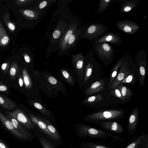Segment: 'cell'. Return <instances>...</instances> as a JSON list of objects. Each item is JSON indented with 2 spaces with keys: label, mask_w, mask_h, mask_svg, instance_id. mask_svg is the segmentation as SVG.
Here are the masks:
<instances>
[{
  "label": "cell",
  "mask_w": 148,
  "mask_h": 148,
  "mask_svg": "<svg viewBox=\"0 0 148 148\" xmlns=\"http://www.w3.org/2000/svg\"><path fill=\"white\" fill-rule=\"evenodd\" d=\"M130 73V71L126 65L122 66L118 75L109 86L110 90H112L116 88L120 84L122 81Z\"/></svg>",
  "instance_id": "cell-14"
},
{
  "label": "cell",
  "mask_w": 148,
  "mask_h": 148,
  "mask_svg": "<svg viewBox=\"0 0 148 148\" xmlns=\"http://www.w3.org/2000/svg\"><path fill=\"white\" fill-rule=\"evenodd\" d=\"M0 106L8 110H14L17 106L10 99L4 96L0 95Z\"/></svg>",
  "instance_id": "cell-16"
},
{
  "label": "cell",
  "mask_w": 148,
  "mask_h": 148,
  "mask_svg": "<svg viewBox=\"0 0 148 148\" xmlns=\"http://www.w3.org/2000/svg\"><path fill=\"white\" fill-rule=\"evenodd\" d=\"M103 129L115 133L121 134L124 132V130L121 125L116 121H102L96 123Z\"/></svg>",
  "instance_id": "cell-10"
},
{
  "label": "cell",
  "mask_w": 148,
  "mask_h": 148,
  "mask_svg": "<svg viewBox=\"0 0 148 148\" xmlns=\"http://www.w3.org/2000/svg\"><path fill=\"white\" fill-rule=\"evenodd\" d=\"M19 84L20 87H22L24 85L23 77L20 76L18 79Z\"/></svg>",
  "instance_id": "cell-40"
},
{
  "label": "cell",
  "mask_w": 148,
  "mask_h": 148,
  "mask_svg": "<svg viewBox=\"0 0 148 148\" xmlns=\"http://www.w3.org/2000/svg\"><path fill=\"white\" fill-rule=\"evenodd\" d=\"M18 73V69L16 66H12L10 70L9 73L11 77L14 79L16 77Z\"/></svg>",
  "instance_id": "cell-30"
},
{
  "label": "cell",
  "mask_w": 148,
  "mask_h": 148,
  "mask_svg": "<svg viewBox=\"0 0 148 148\" xmlns=\"http://www.w3.org/2000/svg\"><path fill=\"white\" fill-rule=\"evenodd\" d=\"M6 114L7 117L11 121L14 127L23 134L28 140V141H32V139L34 137V136L28 131L29 130L15 119L7 114Z\"/></svg>",
  "instance_id": "cell-13"
},
{
  "label": "cell",
  "mask_w": 148,
  "mask_h": 148,
  "mask_svg": "<svg viewBox=\"0 0 148 148\" xmlns=\"http://www.w3.org/2000/svg\"><path fill=\"white\" fill-rule=\"evenodd\" d=\"M96 30V27L94 25L90 26L88 29L87 32L88 34H90L94 33Z\"/></svg>",
  "instance_id": "cell-34"
},
{
  "label": "cell",
  "mask_w": 148,
  "mask_h": 148,
  "mask_svg": "<svg viewBox=\"0 0 148 148\" xmlns=\"http://www.w3.org/2000/svg\"><path fill=\"white\" fill-rule=\"evenodd\" d=\"M113 38L112 36L111 35H109L107 36L105 38V40L107 41H111Z\"/></svg>",
  "instance_id": "cell-43"
},
{
  "label": "cell",
  "mask_w": 148,
  "mask_h": 148,
  "mask_svg": "<svg viewBox=\"0 0 148 148\" xmlns=\"http://www.w3.org/2000/svg\"><path fill=\"white\" fill-rule=\"evenodd\" d=\"M72 63L76 79L78 86L81 87L83 86L84 73L85 70L83 56L79 54L73 55L72 59Z\"/></svg>",
  "instance_id": "cell-4"
},
{
  "label": "cell",
  "mask_w": 148,
  "mask_h": 148,
  "mask_svg": "<svg viewBox=\"0 0 148 148\" xmlns=\"http://www.w3.org/2000/svg\"><path fill=\"white\" fill-rule=\"evenodd\" d=\"M38 139L43 148H56L49 140L45 138L40 137Z\"/></svg>",
  "instance_id": "cell-27"
},
{
  "label": "cell",
  "mask_w": 148,
  "mask_h": 148,
  "mask_svg": "<svg viewBox=\"0 0 148 148\" xmlns=\"http://www.w3.org/2000/svg\"><path fill=\"white\" fill-rule=\"evenodd\" d=\"M27 102L36 109L44 116L53 121H55V117L52 112L47 108L43 103L32 99H29Z\"/></svg>",
  "instance_id": "cell-8"
},
{
  "label": "cell",
  "mask_w": 148,
  "mask_h": 148,
  "mask_svg": "<svg viewBox=\"0 0 148 148\" xmlns=\"http://www.w3.org/2000/svg\"><path fill=\"white\" fill-rule=\"evenodd\" d=\"M81 30L76 28L70 38L66 46V49L74 47L75 45Z\"/></svg>",
  "instance_id": "cell-19"
},
{
  "label": "cell",
  "mask_w": 148,
  "mask_h": 148,
  "mask_svg": "<svg viewBox=\"0 0 148 148\" xmlns=\"http://www.w3.org/2000/svg\"><path fill=\"white\" fill-rule=\"evenodd\" d=\"M116 88L119 90L123 97V101H124L129 99L132 96V91L123 84H120Z\"/></svg>",
  "instance_id": "cell-21"
},
{
  "label": "cell",
  "mask_w": 148,
  "mask_h": 148,
  "mask_svg": "<svg viewBox=\"0 0 148 148\" xmlns=\"http://www.w3.org/2000/svg\"><path fill=\"white\" fill-rule=\"evenodd\" d=\"M25 15L33 19H37L39 15L41 13L40 11H33L29 10H26L24 12Z\"/></svg>",
  "instance_id": "cell-26"
},
{
  "label": "cell",
  "mask_w": 148,
  "mask_h": 148,
  "mask_svg": "<svg viewBox=\"0 0 148 148\" xmlns=\"http://www.w3.org/2000/svg\"><path fill=\"white\" fill-rule=\"evenodd\" d=\"M103 99L101 94H100L90 97L85 99L81 102V104L86 105L93 104L101 101Z\"/></svg>",
  "instance_id": "cell-20"
},
{
  "label": "cell",
  "mask_w": 148,
  "mask_h": 148,
  "mask_svg": "<svg viewBox=\"0 0 148 148\" xmlns=\"http://www.w3.org/2000/svg\"><path fill=\"white\" fill-rule=\"evenodd\" d=\"M102 47L104 50L108 51H109L111 49L110 46L106 43L103 44L102 45Z\"/></svg>",
  "instance_id": "cell-38"
},
{
  "label": "cell",
  "mask_w": 148,
  "mask_h": 148,
  "mask_svg": "<svg viewBox=\"0 0 148 148\" xmlns=\"http://www.w3.org/2000/svg\"><path fill=\"white\" fill-rule=\"evenodd\" d=\"M132 29H133L132 27L127 25H125L123 28V30L126 33H131L132 32Z\"/></svg>",
  "instance_id": "cell-33"
},
{
  "label": "cell",
  "mask_w": 148,
  "mask_h": 148,
  "mask_svg": "<svg viewBox=\"0 0 148 148\" xmlns=\"http://www.w3.org/2000/svg\"><path fill=\"white\" fill-rule=\"evenodd\" d=\"M26 0H20V1H25Z\"/></svg>",
  "instance_id": "cell-45"
},
{
  "label": "cell",
  "mask_w": 148,
  "mask_h": 148,
  "mask_svg": "<svg viewBox=\"0 0 148 148\" xmlns=\"http://www.w3.org/2000/svg\"><path fill=\"white\" fill-rule=\"evenodd\" d=\"M92 72V66L90 63L88 64L86 66L84 70L83 85H86L90 77Z\"/></svg>",
  "instance_id": "cell-23"
},
{
  "label": "cell",
  "mask_w": 148,
  "mask_h": 148,
  "mask_svg": "<svg viewBox=\"0 0 148 148\" xmlns=\"http://www.w3.org/2000/svg\"><path fill=\"white\" fill-rule=\"evenodd\" d=\"M0 148H10L7 143L0 137Z\"/></svg>",
  "instance_id": "cell-32"
},
{
  "label": "cell",
  "mask_w": 148,
  "mask_h": 148,
  "mask_svg": "<svg viewBox=\"0 0 148 148\" xmlns=\"http://www.w3.org/2000/svg\"><path fill=\"white\" fill-rule=\"evenodd\" d=\"M80 146L81 148H113L103 144L89 142H82Z\"/></svg>",
  "instance_id": "cell-22"
},
{
  "label": "cell",
  "mask_w": 148,
  "mask_h": 148,
  "mask_svg": "<svg viewBox=\"0 0 148 148\" xmlns=\"http://www.w3.org/2000/svg\"><path fill=\"white\" fill-rule=\"evenodd\" d=\"M61 32L58 30H56L53 34V37L54 39L58 38L60 36Z\"/></svg>",
  "instance_id": "cell-35"
},
{
  "label": "cell",
  "mask_w": 148,
  "mask_h": 148,
  "mask_svg": "<svg viewBox=\"0 0 148 148\" xmlns=\"http://www.w3.org/2000/svg\"><path fill=\"white\" fill-rule=\"evenodd\" d=\"M9 41V38L7 36L3 37L1 40V43L3 45L7 44Z\"/></svg>",
  "instance_id": "cell-39"
},
{
  "label": "cell",
  "mask_w": 148,
  "mask_h": 148,
  "mask_svg": "<svg viewBox=\"0 0 148 148\" xmlns=\"http://www.w3.org/2000/svg\"><path fill=\"white\" fill-rule=\"evenodd\" d=\"M139 110L137 108L133 109L129 118L127 129L128 132L131 134L135 133L137 127L138 121Z\"/></svg>",
  "instance_id": "cell-11"
},
{
  "label": "cell",
  "mask_w": 148,
  "mask_h": 148,
  "mask_svg": "<svg viewBox=\"0 0 148 148\" xmlns=\"http://www.w3.org/2000/svg\"><path fill=\"white\" fill-rule=\"evenodd\" d=\"M77 24L73 23L69 25L63 33L60 42V48L62 51L66 49L67 42L76 28Z\"/></svg>",
  "instance_id": "cell-12"
},
{
  "label": "cell",
  "mask_w": 148,
  "mask_h": 148,
  "mask_svg": "<svg viewBox=\"0 0 148 148\" xmlns=\"http://www.w3.org/2000/svg\"><path fill=\"white\" fill-rule=\"evenodd\" d=\"M124 10L125 12H127L130 11L131 10V8L130 6H127L124 8Z\"/></svg>",
  "instance_id": "cell-44"
},
{
  "label": "cell",
  "mask_w": 148,
  "mask_h": 148,
  "mask_svg": "<svg viewBox=\"0 0 148 148\" xmlns=\"http://www.w3.org/2000/svg\"><path fill=\"white\" fill-rule=\"evenodd\" d=\"M134 76L133 74H130L126 76L121 82L120 84L123 83H131L134 80Z\"/></svg>",
  "instance_id": "cell-31"
},
{
  "label": "cell",
  "mask_w": 148,
  "mask_h": 148,
  "mask_svg": "<svg viewBox=\"0 0 148 148\" xmlns=\"http://www.w3.org/2000/svg\"><path fill=\"white\" fill-rule=\"evenodd\" d=\"M144 134L136 138L125 148H139L147 140Z\"/></svg>",
  "instance_id": "cell-17"
},
{
  "label": "cell",
  "mask_w": 148,
  "mask_h": 148,
  "mask_svg": "<svg viewBox=\"0 0 148 148\" xmlns=\"http://www.w3.org/2000/svg\"><path fill=\"white\" fill-rule=\"evenodd\" d=\"M124 114L125 112L122 110H110L87 114L83 119L86 122L96 123L109 120H119L123 118Z\"/></svg>",
  "instance_id": "cell-3"
},
{
  "label": "cell",
  "mask_w": 148,
  "mask_h": 148,
  "mask_svg": "<svg viewBox=\"0 0 148 148\" xmlns=\"http://www.w3.org/2000/svg\"><path fill=\"white\" fill-rule=\"evenodd\" d=\"M9 28L12 30H14L15 29V27L14 25L11 23H9L8 24Z\"/></svg>",
  "instance_id": "cell-42"
},
{
  "label": "cell",
  "mask_w": 148,
  "mask_h": 148,
  "mask_svg": "<svg viewBox=\"0 0 148 148\" xmlns=\"http://www.w3.org/2000/svg\"><path fill=\"white\" fill-rule=\"evenodd\" d=\"M71 148H74V147H71Z\"/></svg>",
  "instance_id": "cell-46"
},
{
  "label": "cell",
  "mask_w": 148,
  "mask_h": 148,
  "mask_svg": "<svg viewBox=\"0 0 148 148\" xmlns=\"http://www.w3.org/2000/svg\"><path fill=\"white\" fill-rule=\"evenodd\" d=\"M58 76L62 81L71 87L75 84L76 77L74 71L66 68H61L58 72Z\"/></svg>",
  "instance_id": "cell-7"
},
{
  "label": "cell",
  "mask_w": 148,
  "mask_h": 148,
  "mask_svg": "<svg viewBox=\"0 0 148 148\" xmlns=\"http://www.w3.org/2000/svg\"><path fill=\"white\" fill-rule=\"evenodd\" d=\"M29 115L31 121L40 130L51 139L55 140L53 136L48 130L46 124L39 116L31 113L29 114Z\"/></svg>",
  "instance_id": "cell-9"
},
{
  "label": "cell",
  "mask_w": 148,
  "mask_h": 148,
  "mask_svg": "<svg viewBox=\"0 0 148 148\" xmlns=\"http://www.w3.org/2000/svg\"><path fill=\"white\" fill-rule=\"evenodd\" d=\"M39 116L41 119L46 124L48 130L54 138L55 141L59 140L60 138V136L55 127L46 118L44 117Z\"/></svg>",
  "instance_id": "cell-18"
},
{
  "label": "cell",
  "mask_w": 148,
  "mask_h": 148,
  "mask_svg": "<svg viewBox=\"0 0 148 148\" xmlns=\"http://www.w3.org/2000/svg\"><path fill=\"white\" fill-rule=\"evenodd\" d=\"M40 92L49 98L57 99L61 93L66 96L67 89L63 83L48 71H35Z\"/></svg>",
  "instance_id": "cell-1"
},
{
  "label": "cell",
  "mask_w": 148,
  "mask_h": 148,
  "mask_svg": "<svg viewBox=\"0 0 148 148\" xmlns=\"http://www.w3.org/2000/svg\"><path fill=\"white\" fill-rule=\"evenodd\" d=\"M146 68L144 65L140 64L139 69V80L140 87L144 85L146 73Z\"/></svg>",
  "instance_id": "cell-24"
},
{
  "label": "cell",
  "mask_w": 148,
  "mask_h": 148,
  "mask_svg": "<svg viewBox=\"0 0 148 148\" xmlns=\"http://www.w3.org/2000/svg\"><path fill=\"white\" fill-rule=\"evenodd\" d=\"M122 62V60L119 61L115 65L112 70L109 77V83L108 85V86L109 87L110 86L117 75L118 69L121 66Z\"/></svg>",
  "instance_id": "cell-25"
},
{
  "label": "cell",
  "mask_w": 148,
  "mask_h": 148,
  "mask_svg": "<svg viewBox=\"0 0 148 148\" xmlns=\"http://www.w3.org/2000/svg\"><path fill=\"white\" fill-rule=\"evenodd\" d=\"M0 121L16 139L22 141L28 140L14 127L10 119L0 112Z\"/></svg>",
  "instance_id": "cell-6"
},
{
  "label": "cell",
  "mask_w": 148,
  "mask_h": 148,
  "mask_svg": "<svg viewBox=\"0 0 148 148\" xmlns=\"http://www.w3.org/2000/svg\"><path fill=\"white\" fill-rule=\"evenodd\" d=\"M51 1L52 0H50L42 1L37 5L36 8V10H37L40 11L39 10H42L46 7Z\"/></svg>",
  "instance_id": "cell-28"
},
{
  "label": "cell",
  "mask_w": 148,
  "mask_h": 148,
  "mask_svg": "<svg viewBox=\"0 0 148 148\" xmlns=\"http://www.w3.org/2000/svg\"><path fill=\"white\" fill-rule=\"evenodd\" d=\"M111 91L110 93L111 95L115 96L118 99L123 100V98L121 93L118 88L116 87Z\"/></svg>",
  "instance_id": "cell-29"
},
{
  "label": "cell",
  "mask_w": 148,
  "mask_h": 148,
  "mask_svg": "<svg viewBox=\"0 0 148 148\" xmlns=\"http://www.w3.org/2000/svg\"><path fill=\"white\" fill-rule=\"evenodd\" d=\"M75 130L78 137L86 138L87 137L96 138L102 139L111 137L114 141H123L124 139L119 136H115L110 133L82 124L75 125Z\"/></svg>",
  "instance_id": "cell-2"
},
{
  "label": "cell",
  "mask_w": 148,
  "mask_h": 148,
  "mask_svg": "<svg viewBox=\"0 0 148 148\" xmlns=\"http://www.w3.org/2000/svg\"><path fill=\"white\" fill-rule=\"evenodd\" d=\"M8 87L3 83H0V91L5 92L8 91Z\"/></svg>",
  "instance_id": "cell-36"
},
{
  "label": "cell",
  "mask_w": 148,
  "mask_h": 148,
  "mask_svg": "<svg viewBox=\"0 0 148 148\" xmlns=\"http://www.w3.org/2000/svg\"><path fill=\"white\" fill-rule=\"evenodd\" d=\"M5 113L15 119L29 130L36 126L26 113L20 109H17L12 112L6 111Z\"/></svg>",
  "instance_id": "cell-5"
},
{
  "label": "cell",
  "mask_w": 148,
  "mask_h": 148,
  "mask_svg": "<svg viewBox=\"0 0 148 148\" xmlns=\"http://www.w3.org/2000/svg\"><path fill=\"white\" fill-rule=\"evenodd\" d=\"M24 58L25 62L27 63H29L31 61L30 57L27 55H25L24 56Z\"/></svg>",
  "instance_id": "cell-41"
},
{
  "label": "cell",
  "mask_w": 148,
  "mask_h": 148,
  "mask_svg": "<svg viewBox=\"0 0 148 148\" xmlns=\"http://www.w3.org/2000/svg\"><path fill=\"white\" fill-rule=\"evenodd\" d=\"M1 69L3 71L4 73H6L8 70V64L6 63H4L1 65Z\"/></svg>",
  "instance_id": "cell-37"
},
{
  "label": "cell",
  "mask_w": 148,
  "mask_h": 148,
  "mask_svg": "<svg viewBox=\"0 0 148 148\" xmlns=\"http://www.w3.org/2000/svg\"><path fill=\"white\" fill-rule=\"evenodd\" d=\"M105 84V82L103 79L97 81L84 91V94L88 95L100 92L104 89Z\"/></svg>",
  "instance_id": "cell-15"
}]
</instances>
